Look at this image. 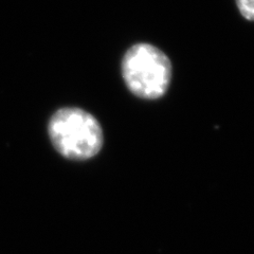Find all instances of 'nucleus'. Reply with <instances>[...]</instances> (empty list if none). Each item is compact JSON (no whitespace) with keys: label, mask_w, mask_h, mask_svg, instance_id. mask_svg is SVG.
<instances>
[{"label":"nucleus","mask_w":254,"mask_h":254,"mask_svg":"<svg viewBox=\"0 0 254 254\" xmlns=\"http://www.w3.org/2000/svg\"><path fill=\"white\" fill-rule=\"evenodd\" d=\"M54 148L70 160H88L103 146V130L91 114L76 107L62 108L48 125Z\"/></svg>","instance_id":"1"},{"label":"nucleus","mask_w":254,"mask_h":254,"mask_svg":"<svg viewBox=\"0 0 254 254\" xmlns=\"http://www.w3.org/2000/svg\"><path fill=\"white\" fill-rule=\"evenodd\" d=\"M121 72L128 90L144 100H157L168 91L172 79V63L157 47L140 43L124 54Z\"/></svg>","instance_id":"2"},{"label":"nucleus","mask_w":254,"mask_h":254,"mask_svg":"<svg viewBox=\"0 0 254 254\" xmlns=\"http://www.w3.org/2000/svg\"><path fill=\"white\" fill-rule=\"evenodd\" d=\"M235 2L245 19L254 21V0H235Z\"/></svg>","instance_id":"3"}]
</instances>
